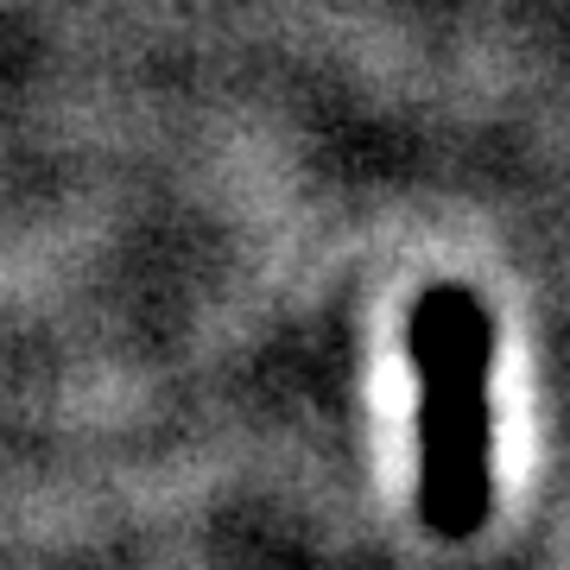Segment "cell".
Segmentation results:
<instances>
[{
	"instance_id": "6da1fadb",
	"label": "cell",
	"mask_w": 570,
	"mask_h": 570,
	"mask_svg": "<svg viewBox=\"0 0 570 570\" xmlns=\"http://www.w3.org/2000/svg\"><path fill=\"white\" fill-rule=\"evenodd\" d=\"M419 520L469 539L494 513V311L469 285H425L406 317Z\"/></svg>"
}]
</instances>
